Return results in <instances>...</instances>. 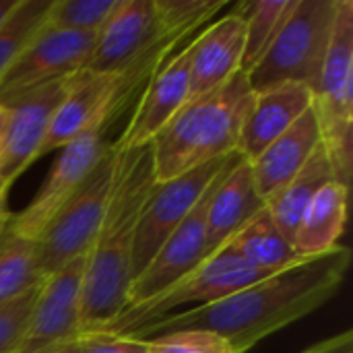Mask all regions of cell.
<instances>
[{
  "label": "cell",
  "instance_id": "obj_16",
  "mask_svg": "<svg viewBox=\"0 0 353 353\" xmlns=\"http://www.w3.org/2000/svg\"><path fill=\"white\" fill-rule=\"evenodd\" d=\"M190 93V43L149 79L139 105L118 143L120 151L149 145L186 105Z\"/></svg>",
  "mask_w": 353,
  "mask_h": 353
},
{
  "label": "cell",
  "instance_id": "obj_20",
  "mask_svg": "<svg viewBox=\"0 0 353 353\" xmlns=\"http://www.w3.org/2000/svg\"><path fill=\"white\" fill-rule=\"evenodd\" d=\"M263 209L265 203L256 194L250 163L242 157L219 178L211 192L207 207L205 254L209 256L225 246Z\"/></svg>",
  "mask_w": 353,
  "mask_h": 353
},
{
  "label": "cell",
  "instance_id": "obj_17",
  "mask_svg": "<svg viewBox=\"0 0 353 353\" xmlns=\"http://www.w3.org/2000/svg\"><path fill=\"white\" fill-rule=\"evenodd\" d=\"M244 17L240 8L209 25L190 41V93L188 101L201 99L223 87L242 64Z\"/></svg>",
  "mask_w": 353,
  "mask_h": 353
},
{
  "label": "cell",
  "instance_id": "obj_36",
  "mask_svg": "<svg viewBox=\"0 0 353 353\" xmlns=\"http://www.w3.org/2000/svg\"><path fill=\"white\" fill-rule=\"evenodd\" d=\"M50 353H81V350H79V339H77L74 343H70V345L58 347V350H54V352Z\"/></svg>",
  "mask_w": 353,
  "mask_h": 353
},
{
  "label": "cell",
  "instance_id": "obj_27",
  "mask_svg": "<svg viewBox=\"0 0 353 353\" xmlns=\"http://www.w3.org/2000/svg\"><path fill=\"white\" fill-rule=\"evenodd\" d=\"M118 0H52L43 27L72 33H97Z\"/></svg>",
  "mask_w": 353,
  "mask_h": 353
},
{
  "label": "cell",
  "instance_id": "obj_8",
  "mask_svg": "<svg viewBox=\"0 0 353 353\" xmlns=\"http://www.w3.org/2000/svg\"><path fill=\"white\" fill-rule=\"evenodd\" d=\"M176 39L159 33L153 0H118L105 25L97 31L85 70L141 74L159 60Z\"/></svg>",
  "mask_w": 353,
  "mask_h": 353
},
{
  "label": "cell",
  "instance_id": "obj_24",
  "mask_svg": "<svg viewBox=\"0 0 353 353\" xmlns=\"http://www.w3.org/2000/svg\"><path fill=\"white\" fill-rule=\"evenodd\" d=\"M294 4L296 0H256L240 4V12L244 17V54L240 70L246 77L269 52Z\"/></svg>",
  "mask_w": 353,
  "mask_h": 353
},
{
  "label": "cell",
  "instance_id": "obj_30",
  "mask_svg": "<svg viewBox=\"0 0 353 353\" xmlns=\"http://www.w3.org/2000/svg\"><path fill=\"white\" fill-rule=\"evenodd\" d=\"M39 285L23 294L21 298L8 302L6 306H0V353H17L19 350Z\"/></svg>",
  "mask_w": 353,
  "mask_h": 353
},
{
  "label": "cell",
  "instance_id": "obj_35",
  "mask_svg": "<svg viewBox=\"0 0 353 353\" xmlns=\"http://www.w3.org/2000/svg\"><path fill=\"white\" fill-rule=\"evenodd\" d=\"M17 2H19V0H0V23H2V21L6 19V14L17 6Z\"/></svg>",
  "mask_w": 353,
  "mask_h": 353
},
{
  "label": "cell",
  "instance_id": "obj_25",
  "mask_svg": "<svg viewBox=\"0 0 353 353\" xmlns=\"http://www.w3.org/2000/svg\"><path fill=\"white\" fill-rule=\"evenodd\" d=\"M43 281L37 261L35 242L10 234L6 228L0 236V306L35 290Z\"/></svg>",
  "mask_w": 353,
  "mask_h": 353
},
{
  "label": "cell",
  "instance_id": "obj_14",
  "mask_svg": "<svg viewBox=\"0 0 353 353\" xmlns=\"http://www.w3.org/2000/svg\"><path fill=\"white\" fill-rule=\"evenodd\" d=\"M242 159V155L232 163L236 165ZM228 165L215 182L209 186V190L203 194L199 205L188 213V217L176 228V232L159 246L155 256L149 261V265L132 279L130 290H128V304H141L157 294H161L165 288L182 279L186 273H190L196 265H201L207 254H205V230H207V207L213 188L217 186L219 178L232 168Z\"/></svg>",
  "mask_w": 353,
  "mask_h": 353
},
{
  "label": "cell",
  "instance_id": "obj_13",
  "mask_svg": "<svg viewBox=\"0 0 353 353\" xmlns=\"http://www.w3.org/2000/svg\"><path fill=\"white\" fill-rule=\"evenodd\" d=\"M68 79L52 81L0 101L8 110V126L0 153V188H10L14 178L39 157L50 120L66 93Z\"/></svg>",
  "mask_w": 353,
  "mask_h": 353
},
{
  "label": "cell",
  "instance_id": "obj_2",
  "mask_svg": "<svg viewBox=\"0 0 353 353\" xmlns=\"http://www.w3.org/2000/svg\"><path fill=\"white\" fill-rule=\"evenodd\" d=\"M153 184L151 147L120 151L112 196L85 261L83 333L103 331L128 304L137 228Z\"/></svg>",
  "mask_w": 353,
  "mask_h": 353
},
{
  "label": "cell",
  "instance_id": "obj_4",
  "mask_svg": "<svg viewBox=\"0 0 353 353\" xmlns=\"http://www.w3.org/2000/svg\"><path fill=\"white\" fill-rule=\"evenodd\" d=\"M323 147L335 176L350 186L353 170V2L339 0L321 79L312 103Z\"/></svg>",
  "mask_w": 353,
  "mask_h": 353
},
{
  "label": "cell",
  "instance_id": "obj_23",
  "mask_svg": "<svg viewBox=\"0 0 353 353\" xmlns=\"http://www.w3.org/2000/svg\"><path fill=\"white\" fill-rule=\"evenodd\" d=\"M230 242L240 252V256L263 275L277 273L300 261L294 244L277 228L267 207L254 215Z\"/></svg>",
  "mask_w": 353,
  "mask_h": 353
},
{
  "label": "cell",
  "instance_id": "obj_3",
  "mask_svg": "<svg viewBox=\"0 0 353 353\" xmlns=\"http://www.w3.org/2000/svg\"><path fill=\"white\" fill-rule=\"evenodd\" d=\"M252 101L254 91L242 70L217 91L186 101L149 143L155 182H168L203 163L236 153Z\"/></svg>",
  "mask_w": 353,
  "mask_h": 353
},
{
  "label": "cell",
  "instance_id": "obj_26",
  "mask_svg": "<svg viewBox=\"0 0 353 353\" xmlns=\"http://www.w3.org/2000/svg\"><path fill=\"white\" fill-rule=\"evenodd\" d=\"M52 0H19L0 23V79L21 54V50L43 27Z\"/></svg>",
  "mask_w": 353,
  "mask_h": 353
},
{
  "label": "cell",
  "instance_id": "obj_7",
  "mask_svg": "<svg viewBox=\"0 0 353 353\" xmlns=\"http://www.w3.org/2000/svg\"><path fill=\"white\" fill-rule=\"evenodd\" d=\"M118 155L120 149L110 145L79 190L37 236L35 261L43 279L89 252L112 196Z\"/></svg>",
  "mask_w": 353,
  "mask_h": 353
},
{
  "label": "cell",
  "instance_id": "obj_11",
  "mask_svg": "<svg viewBox=\"0 0 353 353\" xmlns=\"http://www.w3.org/2000/svg\"><path fill=\"white\" fill-rule=\"evenodd\" d=\"M103 128L105 126H93L60 149L56 163L52 165L41 188L35 192L33 201L8 219L6 230L10 234L33 242L37 240V236L79 190L83 180L110 147L103 141Z\"/></svg>",
  "mask_w": 353,
  "mask_h": 353
},
{
  "label": "cell",
  "instance_id": "obj_19",
  "mask_svg": "<svg viewBox=\"0 0 353 353\" xmlns=\"http://www.w3.org/2000/svg\"><path fill=\"white\" fill-rule=\"evenodd\" d=\"M321 126L314 108H310L290 130L275 139L256 159L248 161L256 194L267 205L312 157L321 147Z\"/></svg>",
  "mask_w": 353,
  "mask_h": 353
},
{
  "label": "cell",
  "instance_id": "obj_6",
  "mask_svg": "<svg viewBox=\"0 0 353 353\" xmlns=\"http://www.w3.org/2000/svg\"><path fill=\"white\" fill-rule=\"evenodd\" d=\"M263 277L265 275L248 265L232 242H228L161 294L141 304L126 306L103 331L132 335L151 323L176 314L184 306H190L188 310L209 306Z\"/></svg>",
  "mask_w": 353,
  "mask_h": 353
},
{
  "label": "cell",
  "instance_id": "obj_9",
  "mask_svg": "<svg viewBox=\"0 0 353 353\" xmlns=\"http://www.w3.org/2000/svg\"><path fill=\"white\" fill-rule=\"evenodd\" d=\"M238 157L240 153L236 151L221 159L188 170L168 182H155L151 186L137 228V240L132 252V279L149 265V261L155 256L159 246L176 232V228L199 205V201L215 182V178Z\"/></svg>",
  "mask_w": 353,
  "mask_h": 353
},
{
  "label": "cell",
  "instance_id": "obj_15",
  "mask_svg": "<svg viewBox=\"0 0 353 353\" xmlns=\"http://www.w3.org/2000/svg\"><path fill=\"white\" fill-rule=\"evenodd\" d=\"M118 89V74L79 70L68 79L66 93L58 103L39 155L62 149L93 126H108Z\"/></svg>",
  "mask_w": 353,
  "mask_h": 353
},
{
  "label": "cell",
  "instance_id": "obj_18",
  "mask_svg": "<svg viewBox=\"0 0 353 353\" xmlns=\"http://www.w3.org/2000/svg\"><path fill=\"white\" fill-rule=\"evenodd\" d=\"M312 91L298 83H283L254 91L252 108L242 126L238 153L246 161L256 159L275 139L290 130L312 108Z\"/></svg>",
  "mask_w": 353,
  "mask_h": 353
},
{
  "label": "cell",
  "instance_id": "obj_12",
  "mask_svg": "<svg viewBox=\"0 0 353 353\" xmlns=\"http://www.w3.org/2000/svg\"><path fill=\"white\" fill-rule=\"evenodd\" d=\"M97 33H72L41 27L0 79V101L83 70Z\"/></svg>",
  "mask_w": 353,
  "mask_h": 353
},
{
  "label": "cell",
  "instance_id": "obj_22",
  "mask_svg": "<svg viewBox=\"0 0 353 353\" xmlns=\"http://www.w3.org/2000/svg\"><path fill=\"white\" fill-rule=\"evenodd\" d=\"M329 182H339V180L335 176L331 157L321 143V147L306 161V165L273 199L267 201L265 205L267 211L271 213L273 221L290 242H294L304 211L308 209L312 199L321 192V188L327 186Z\"/></svg>",
  "mask_w": 353,
  "mask_h": 353
},
{
  "label": "cell",
  "instance_id": "obj_1",
  "mask_svg": "<svg viewBox=\"0 0 353 353\" xmlns=\"http://www.w3.org/2000/svg\"><path fill=\"white\" fill-rule=\"evenodd\" d=\"M350 263L352 250L337 244L325 254L300 259L265 275L219 302L176 312L128 337L151 339L178 331H211L225 339L234 353L250 352L269 335L327 304L339 292Z\"/></svg>",
  "mask_w": 353,
  "mask_h": 353
},
{
  "label": "cell",
  "instance_id": "obj_32",
  "mask_svg": "<svg viewBox=\"0 0 353 353\" xmlns=\"http://www.w3.org/2000/svg\"><path fill=\"white\" fill-rule=\"evenodd\" d=\"M302 353H353V333L352 331H343L339 335H333Z\"/></svg>",
  "mask_w": 353,
  "mask_h": 353
},
{
  "label": "cell",
  "instance_id": "obj_5",
  "mask_svg": "<svg viewBox=\"0 0 353 353\" xmlns=\"http://www.w3.org/2000/svg\"><path fill=\"white\" fill-rule=\"evenodd\" d=\"M339 0H296L265 58L248 74L252 91L298 83L312 91L321 79Z\"/></svg>",
  "mask_w": 353,
  "mask_h": 353
},
{
  "label": "cell",
  "instance_id": "obj_28",
  "mask_svg": "<svg viewBox=\"0 0 353 353\" xmlns=\"http://www.w3.org/2000/svg\"><path fill=\"white\" fill-rule=\"evenodd\" d=\"M153 4L159 33L176 41L225 6L223 0H153Z\"/></svg>",
  "mask_w": 353,
  "mask_h": 353
},
{
  "label": "cell",
  "instance_id": "obj_31",
  "mask_svg": "<svg viewBox=\"0 0 353 353\" xmlns=\"http://www.w3.org/2000/svg\"><path fill=\"white\" fill-rule=\"evenodd\" d=\"M81 353H151L149 341L110 331H91L79 337Z\"/></svg>",
  "mask_w": 353,
  "mask_h": 353
},
{
  "label": "cell",
  "instance_id": "obj_10",
  "mask_svg": "<svg viewBox=\"0 0 353 353\" xmlns=\"http://www.w3.org/2000/svg\"><path fill=\"white\" fill-rule=\"evenodd\" d=\"M85 261L87 254L41 281L17 353H50L83 335Z\"/></svg>",
  "mask_w": 353,
  "mask_h": 353
},
{
  "label": "cell",
  "instance_id": "obj_34",
  "mask_svg": "<svg viewBox=\"0 0 353 353\" xmlns=\"http://www.w3.org/2000/svg\"><path fill=\"white\" fill-rule=\"evenodd\" d=\"M6 126H8V110L0 103V153H2L4 137H6Z\"/></svg>",
  "mask_w": 353,
  "mask_h": 353
},
{
  "label": "cell",
  "instance_id": "obj_33",
  "mask_svg": "<svg viewBox=\"0 0 353 353\" xmlns=\"http://www.w3.org/2000/svg\"><path fill=\"white\" fill-rule=\"evenodd\" d=\"M6 194H8V188H0V236H2V232L10 219L8 209H6Z\"/></svg>",
  "mask_w": 353,
  "mask_h": 353
},
{
  "label": "cell",
  "instance_id": "obj_29",
  "mask_svg": "<svg viewBox=\"0 0 353 353\" xmlns=\"http://www.w3.org/2000/svg\"><path fill=\"white\" fill-rule=\"evenodd\" d=\"M145 341L151 353H234L225 339L211 331H178Z\"/></svg>",
  "mask_w": 353,
  "mask_h": 353
},
{
  "label": "cell",
  "instance_id": "obj_21",
  "mask_svg": "<svg viewBox=\"0 0 353 353\" xmlns=\"http://www.w3.org/2000/svg\"><path fill=\"white\" fill-rule=\"evenodd\" d=\"M350 186L329 182L312 199L294 236V250L300 259H310L333 250L345 230Z\"/></svg>",
  "mask_w": 353,
  "mask_h": 353
}]
</instances>
